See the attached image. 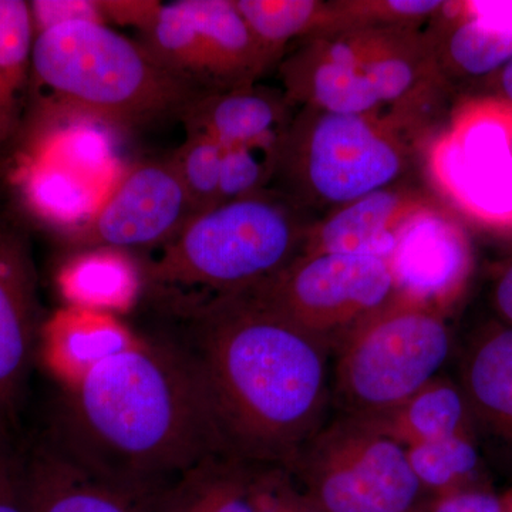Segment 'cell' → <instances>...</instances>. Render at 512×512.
I'll return each mask as SVG.
<instances>
[{"label": "cell", "instance_id": "cell-32", "mask_svg": "<svg viewBox=\"0 0 512 512\" xmlns=\"http://www.w3.org/2000/svg\"><path fill=\"white\" fill-rule=\"evenodd\" d=\"M101 9L107 20L121 26H133L138 32L153 22L160 9L157 0H100Z\"/></svg>", "mask_w": 512, "mask_h": 512}, {"label": "cell", "instance_id": "cell-34", "mask_svg": "<svg viewBox=\"0 0 512 512\" xmlns=\"http://www.w3.org/2000/svg\"><path fill=\"white\" fill-rule=\"evenodd\" d=\"M494 299L498 312L512 325V262L498 278L494 289Z\"/></svg>", "mask_w": 512, "mask_h": 512}, {"label": "cell", "instance_id": "cell-1", "mask_svg": "<svg viewBox=\"0 0 512 512\" xmlns=\"http://www.w3.org/2000/svg\"><path fill=\"white\" fill-rule=\"evenodd\" d=\"M187 348L229 460L291 470L328 421L332 349L251 292L185 309Z\"/></svg>", "mask_w": 512, "mask_h": 512}, {"label": "cell", "instance_id": "cell-27", "mask_svg": "<svg viewBox=\"0 0 512 512\" xmlns=\"http://www.w3.org/2000/svg\"><path fill=\"white\" fill-rule=\"evenodd\" d=\"M407 458L424 490L444 494L477 467L476 448L464 434L426 441L406 448Z\"/></svg>", "mask_w": 512, "mask_h": 512}, {"label": "cell", "instance_id": "cell-33", "mask_svg": "<svg viewBox=\"0 0 512 512\" xmlns=\"http://www.w3.org/2000/svg\"><path fill=\"white\" fill-rule=\"evenodd\" d=\"M416 512H503L494 497L481 493L440 494L439 498L424 501Z\"/></svg>", "mask_w": 512, "mask_h": 512}, {"label": "cell", "instance_id": "cell-30", "mask_svg": "<svg viewBox=\"0 0 512 512\" xmlns=\"http://www.w3.org/2000/svg\"><path fill=\"white\" fill-rule=\"evenodd\" d=\"M293 487H295V478L286 468L254 466L252 470L254 512H289Z\"/></svg>", "mask_w": 512, "mask_h": 512}, {"label": "cell", "instance_id": "cell-19", "mask_svg": "<svg viewBox=\"0 0 512 512\" xmlns=\"http://www.w3.org/2000/svg\"><path fill=\"white\" fill-rule=\"evenodd\" d=\"M137 339L113 313L66 305L43 323L39 342L46 366L66 387Z\"/></svg>", "mask_w": 512, "mask_h": 512}, {"label": "cell", "instance_id": "cell-2", "mask_svg": "<svg viewBox=\"0 0 512 512\" xmlns=\"http://www.w3.org/2000/svg\"><path fill=\"white\" fill-rule=\"evenodd\" d=\"M59 431L74 463L148 493L229 460L190 357L141 339L64 387Z\"/></svg>", "mask_w": 512, "mask_h": 512}, {"label": "cell", "instance_id": "cell-20", "mask_svg": "<svg viewBox=\"0 0 512 512\" xmlns=\"http://www.w3.org/2000/svg\"><path fill=\"white\" fill-rule=\"evenodd\" d=\"M56 284L67 306L114 315L137 302L143 271L123 249H84L64 262Z\"/></svg>", "mask_w": 512, "mask_h": 512}, {"label": "cell", "instance_id": "cell-15", "mask_svg": "<svg viewBox=\"0 0 512 512\" xmlns=\"http://www.w3.org/2000/svg\"><path fill=\"white\" fill-rule=\"evenodd\" d=\"M424 32L448 86L495 76L512 60V2H443Z\"/></svg>", "mask_w": 512, "mask_h": 512}, {"label": "cell", "instance_id": "cell-35", "mask_svg": "<svg viewBox=\"0 0 512 512\" xmlns=\"http://www.w3.org/2000/svg\"><path fill=\"white\" fill-rule=\"evenodd\" d=\"M495 86H497L498 99L512 106V60L505 64L503 69L495 74Z\"/></svg>", "mask_w": 512, "mask_h": 512}, {"label": "cell", "instance_id": "cell-12", "mask_svg": "<svg viewBox=\"0 0 512 512\" xmlns=\"http://www.w3.org/2000/svg\"><path fill=\"white\" fill-rule=\"evenodd\" d=\"M35 261L28 235L0 220V431L18 417L40 339Z\"/></svg>", "mask_w": 512, "mask_h": 512}, {"label": "cell", "instance_id": "cell-10", "mask_svg": "<svg viewBox=\"0 0 512 512\" xmlns=\"http://www.w3.org/2000/svg\"><path fill=\"white\" fill-rule=\"evenodd\" d=\"M511 106L493 97L471 101L441 138L436 175L467 217L498 229H512Z\"/></svg>", "mask_w": 512, "mask_h": 512}, {"label": "cell", "instance_id": "cell-16", "mask_svg": "<svg viewBox=\"0 0 512 512\" xmlns=\"http://www.w3.org/2000/svg\"><path fill=\"white\" fill-rule=\"evenodd\" d=\"M32 512H174V493H148L96 476L56 447L25 464Z\"/></svg>", "mask_w": 512, "mask_h": 512}, {"label": "cell", "instance_id": "cell-22", "mask_svg": "<svg viewBox=\"0 0 512 512\" xmlns=\"http://www.w3.org/2000/svg\"><path fill=\"white\" fill-rule=\"evenodd\" d=\"M464 414L463 394L453 384L436 377L393 412L363 421L407 448L463 434Z\"/></svg>", "mask_w": 512, "mask_h": 512}, {"label": "cell", "instance_id": "cell-25", "mask_svg": "<svg viewBox=\"0 0 512 512\" xmlns=\"http://www.w3.org/2000/svg\"><path fill=\"white\" fill-rule=\"evenodd\" d=\"M252 470L232 460L211 464L178 488L174 512H254Z\"/></svg>", "mask_w": 512, "mask_h": 512}, {"label": "cell", "instance_id": "cell-9", "mask_svg": "<svg viewBox=\"0 0 512 512\" xmlns=\"http://www.w3.org/2000/svg\"><path fill=\"white\" fill-rule=\"evenodd\" d=\"M249 292L332 353L350 329L396 296L389 261L343 254L299 255Z\"/></svg>", "mask_w": 512, "mask_h": 512}, {"label": "cell", "instance_id": "cell-14", "mask_svg": "<svg viewBox=\"0 0 512 512\" xmlns=\"http://www.w3.org/2000/svg\"><path fill=\"white\" fill-rule=\"evenodd\" d=\"M389 264L396 295L443 312L466 281L470 244L463 227L440 204L403 232Z\"/></svg>", "mask_w": 512, "mask_h": 512}, {"label": "cell", "instance_id": "cell-29", "mask_svg": "<svg viewBox=\"0 0 512 512\" xmlns=\"http://www.w3.org/2000/svg\"><path fill=\"white\" fill-rule=\"evenodd\" d=\"M29 6L36 36L73 22L107 25L100 0H33Z\"/></svg>", "mask_w": 512, "mask_h": 512}, {"label": "cell", "instance_id": "cell-11", "mask_svg": "<svg viewBox=\"0 0 512 512\" xmlns=\"http://www.w3.org/2000/svg\"><path fill=\"white\" fill-rule=\"evenodd\" d=\"M192 215L170 158L148 161L128 170L99 210L64 238L77 251L161 247Z\"/></svg>", "mask_w": 512, "mask_h": 512}, {"label": "cell", "instance_id": "cell-8", "mask_svg": "<svg viewBox=\"0 0 512 512\" xmlns=\"http://www.w3.org/2000/svg\"><path fill=\"white\" fill-rule=\"evenodd\" d=\"M289 471L323 512H416L424 503L406 447L343 414L320 427Z\"/></svg>", "mask_w": 512, "mask_h": 512}, {"label": "cell", "instance_id": "cell-31", "mask_svg": "<svg viewBox=\"0 0 512 512\" xmlns=\"http://www.w3.org/2000/svg\"><path fill=\"white\" fill-rule=\"evenodd\" d=\"M8 433L0 431V512H32L26 494L25 464L10 450Z\"/></svg>", "mask_w": 512, "mask_h": 512}, {"label": "cell", "instance_id": "cell-4", "mask_svg": "<svg viewBox=\"0 0 512 512\" xmlns=\"http://www.w3.org/2000/svg\"><path fill=\"white\" fill-rule=\"evenodd\" d=\"M311 214L265 188L192 215L143 271L151 288L185 292L183 308L254 289L305 248Z\"/></svg>", "mask_w": 512, "mask_h": 512}, {"label": "cell", "instance_id": "cell-3", "mask_svg": "<svg viewBox=\"0 0 512 512\" xmlns=\"http://www.w3.org/2000/svg\"><path fill=\"white\" fill-rule=\"evenodd\" d=\"M295 109L389 117L423 136L448 84L424 28L350 26L303 39L279 66Z\"/></svg>", "mask_w": 512, "mask_h": 512}, {"label": "cell", "instance_id": "cell-23", "mask_svg": "<svg viewBox=\"0 0 512 512\" xmlns=\"http://www.w3.org/2000/svg\"><path fill=\"white\" fill-rule=\"evenodd\" d=\"M35 39L29 2L0 0V144L19 130Z\"/></svg>", "mask_w": 512, "mask_h": 512}, {"label": "cell", "instance_id": "cell-28", "mask_svg": "<svg viewBox=\"0 0 512 512\" xmlns=\"http://www.w3.org/2000/svg\"><path fill=\"white\" fill-rule=\"evenodd\" d=\"M276 158L278 153L275 151L248 147L225 148L218 205L268 188L274 180Z\"/></svg>", "mask_w": 512, "mask_h": 512}, {"label": "cell", "instance_id": "cell-26", "mask_svg": "<svg viewBox=\"0 0 512 512\" xmlns=\"http://www.w3.org/2000/svg\"><path fill=\"white\" fill-rule=\"evenodd\" d=\"M224 153L225 148L207 134L187 133L184 143L170 157L194 215L218 205Z\"/></svg>", "mask_w": 512, "mask_h": 512}, {"label": "cell", "instance_id": "cell-6", "mask_svg": "<svg viewBox=\"0 0 512 512\" xmlns=\"http://www.w3.org/2000/svg\"><path fill=\"white\" fill-rule=\"evenodd\" d=\"M420 137L389 117L299 107L279 146L275 190L319 220L406 180Z\"/></svg>", "mask_w": 512, "mask_h": 512}, {"label": "cell", "instance_id": "cell-18", "mask_svg": "<svg viewBox=\"0 0 512 512\" xmlns=\"http://www.w3.org/2000/svg\"><path fill=\"white\" fill-rule=\"evenodd\" d=\"M194 20L210 93L254 86L278 60L255 39L235 0H183Z\"/></svg>", "mask_w": 512, "mask_h": 512}, {"label": "cell", "instance_id": "cell-24", "mask_svg": "<svg viewBox=\"0 0 512 512\" xmlns=\"http://www.w3.org/2000/svg\"><path fill=\"white\" fill-rule=\"evenodd\" d=\"M464 384L466 397L488 420L512 431V328L478 343L468 357Z\"/></svg>", "mask_w": 512, "mask_h": 512}, {"label": "cell", "instance_id": "cell-17", "mask_svg": "<svg viewBox=\"0 0 512 512\" xmlns=\"http://www.w3.org/2000/svg\"><path fill=\"white\" fill-rule=\"evenodd\" d=\"M296 109L284 92L254 86L205 93L181 114L187 133H202L224 148L278 153Z\"/></svg>", "mask_w": 512, "mask_h": 512}, {"label": "cell", "instance_id": "cell-13", "mask_svg": "<svg viewBox=\"0 0 512 512\" xmlns=\"http://www.w3.org/2000/svg\"><path fill=\"white\" fill-rule=\"evenodd\" d=\"M439 205L431 192L400 181L313 222L302 254L375 256L389 261L409 225Z\"/></svg>", "mask_w": 512, "mask_h": 512}, {"label": "cell", "instance_id": "cell-21", "mask_svg": "<svg viewBox=\"0 0 512 512\" xmlns=\"http://www.w3.org/2000/svg\"><path fill=\"white\" fill-rule=\"evenodd\" d=\"M255 39L278 62L295 40L342 28L338 3L318 0H235Z\"/></svg>", "mask_w": 512, "mask_h": 512}, {"label": "cell", "instance_id": "cell-7", "mask_svg": "<svg viewBox=\"0 0 512 512\" xmlns=\"http://www.w3.org/2000/svg\"><path fill=\"white\" fill-rule=\"evenodd\" d=\"M333 353L332 403L343 416L373 420L436 379L450 332L439 309L396 295L350 329Z\"/></svg>", "mask_w": 512, "mask_h": 512}, {"label": "cell", "instance_id": "cell-5", "mask_svg": "<svg viewBox=\"0 0 512 512\" xmlns=\"http://www.w3.org/2000/svg\"><path fill=\"white\" fill-rule=\"evenodd\" d=\"M32 77L52 94V104L120 130L181 117L205 94L164 67L140 42L104 23H67L37 35Z\"/></svg>", "mask_w": 512, "mask_h": 512}]
</instances>
